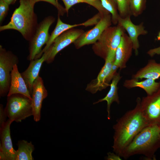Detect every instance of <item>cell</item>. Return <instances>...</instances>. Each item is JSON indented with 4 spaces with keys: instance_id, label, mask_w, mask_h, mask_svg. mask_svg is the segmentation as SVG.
<instances>
[{
    "instance_id": "11",
    "label": "cell",
    "mask_w": 160,
    "mask_h": 160,
    "mask_svg": "<svg viewBox=\"0 0 160 160\" xmlns=\"http://www.w3.org/2000/svg\"><path fill=\"white\" fill-rule=\"evenodd\" d=\"M115 51L109 53L105 60V63L97 78L87 85L86 90L94 94L110 86L107 82V79L115 60Z\"/></svg>"
},
{
    "instance_id": "9",
    "label": "cell",
    "mask_w": 160,
    "mask_h": 160,
    "mask_svg": "<svg viewBox=\"0 0 160 160\" xmlns=\"http://www.w3.org/2000/svg\"><path fill=\"white\" fill-rule=\"evenodd\" d=\"M112 23L110 14L102 16L94 28L84 32L73 42L76 47L78 49L84 45L95 43L104 30L111 26Z\"/></svg>"
},
{
    "instance_id": "25",
    "label": "cell",
    "mask_w": 160,
    "mask_h": 160,
    "mask_svg": "<svg viewBox=\"0 0 160 160\" xmlns=\"http://www.w3.org/2000/svg\"><path fill=\"white\" fill-rule=\"evenodd\" d=\"M130 0H116L119 13L120 17H125L130 15L129 9Z\"/></svg>"
},
{
    "instance_id": "4",
    "label": "cell",
    "mask_w": 160,
    "mask_h": 160,
    "mask_svg": "<svg viewBox=\"0 0 160 160\" xmlns=\"http://www.w3.org/2000/svg\"><path fill=\"white\" fill-rule=\"evenodd\" d=\"M124 31L118 25L107 28L93 44L92 48L94 53L105 60L110 52L116 51Z\"/></svg>"
},
{
    "instance_id": "7",
    "label": "cell",
    "mask_w": 160,
    "mask_h": 160,
    "mask_svg": "<svg viewBox=\"0 0 160 160\" xmlns=\"http://www.w3.org/2000/svg\"><path fill=\"white\" fill-rule=\"evenodd\" d=\"M17 57L11 51L0 45V96L4 97L9 92L11 73L13 67L18 63Z\"/></svg>"
},
{
    "instance_id": "30",
    "label": "cell",
    "mask_w": 160,
    "mask_h": 160,
    "mask_svg": "<svg viewBox=\"0 0 160 160\" xmlns=\"http://www.w3.org/2000/svg\"><path fill=\"white\" fill-rule=\"evenodd\" d=\"M147 54L151 57L156 55H160V46L150 49L147 52Z\"/></svg>"
},
{
    "instance_id": "1",
    "label": "cell",
    "mask_w": 160,
    "mask_h": 160,
    "mask_svg": "<svg viewBox=\"0 0 160 160\" xmlns=\"http://www.w3.org/2000/svg\"><path fill=\"white\" fill-rule=\"evenodd\" d=\"M141 100L140 97H137L135 108L127 111L113 126L114 134L112 147L113 151L120 156L135 136L148 125L142 111Z\"/></svg>"
},
{
    "instance_id": "16",
    "label": "cell",
    "mask_w": 160,
    "mask_h": 160,
    "mask_svg": "<svg viewBox=\"0 0 160 160\" xmlns=\"http://www.w3.org/2000/svg\"><path fill=\"white\" fill-rule=\"evenodd\" d=\"M12 122L8 119L0 127V150L2 151L7 160H15L16 151L13 147L10 130V126Z\"/></svg>"
},
{
    "instance_id": "22",
    "label": "cell",
    "mask_w": 160,
    "mask_h": 160,
    "mask_svg": "<svg viewBox=\"0 0 160 160\" xmlns=\"http://www.w3.org/2000/svg\"><path fill=\"white\" fill-rule=\"evenodd\" d=\"M18 149L16 151L15 160H33L32 153L35 149L31 142L25 140L18 141Z\"/></svg>"
},
{
    "instance_id": "8",
    "label": "cell",
    "mask_w": 160,
    "mask_h": 160,
    "mask_svg": "<svg viewBox=\"0 0 160 160\" xmlns=\"http://www.w3.org/2000/svg\"><path fill=\"white\" fill-rule=\"evenodd\" d=\"M140 106L148 125L160 126V88L153 94L143 97Z\"/></svg>"
},
{
    "instance_id": "21",
    "label": "cell",
    "mask_w": 160,
    "mask_h": 160,
    "mask_svg": "<svg viewBox=\"0 0 160 160\" xmlns=\"http://www.w3.org/2000/svg\"><path fill=\"white\" fill-rule=\"evenodd\" d=\"M80 25H84V23L79 24L70 25L65 23L60 19V15H58L56 26L50 35L49 39L46 45L38 57L37 59L40 58L43 54L52 45L53 42L58 36L64 31L75 27Z\"/></svg>"
},
{
    "instance_id": "32",
    "label": "cell",
    "mask_w": 160,
    "mask_h": 160,
    "mask_svg": "<svg viewBox=\"0 0 160 160\" xmlns=\"http://www.w3.org/2000/svg\"><path fill=\"white\" fill-rule=\"evenodd\" d=\"M87 2V4H89L96 9L100 5L101 3L100 0H86Z\"/></svg>"
},
{
    "instance_id": "18",
    "label": "cell",
    "mask_w": 160,
    "mask_h": 160,
    "mask_svg": "<svg viewBox=\"0 0 160 160\" xmlns=\"http://www.w3.org/2000/svg\"><path fill=\"white\" fill-rule=\"evenodd\" d=\"M123 86L128 89L135 87L140 88L145 91L147 95H149L153 94L160 88V81L156 82L155 80L150 79H146L144 80L139 81L137 79L132 78L130 79L125 80Z\"/></svg>"
},
{
    "instance_id": "33",
    "label": "cell",
    "mask_w": 160,
    "mask_h": 160,
    "mask_svg": "<svg viewBox=\"0 0 160 160\" xmlns=\"http://www.w3.org/2000/svg\"><path fill=\"white\" fill-rule=\"evenodd\" d=\"M9 5L13 4L15 3L17 0H3Z\"/></svg>"
},
{
    "instance_id": "24",
    "label": "cell",
    "mask_w": 160,
    "mask_h": 160,
    "mask_svg": "<svg viewBox=\"0 0 160 160\" xmlns=\"http://www.w3.org/2000/svg\"><path fill=\"white\" fill-rule=\"evenodd\" d=\"M146 0H130L129 9L130 15L137 17L140 15L146 7Z\"/></svg>"
},
{
    "instance_id": "27",
    "label": "cell",
    "mask_w": 160,
    "mask_h": 160,
    "mask_svg": "<svg viewBox=\"0 0 160 160\" xmlns=\"http://www.w3.org/2000/svg\"><path fill=\"white\" fill-rule=\"evenodd\" d=\"M9 5L3 0H0V23L4 20L9 10Z\"/></svg>"
},
{
    "instance_id": "5",
    "label": "cell",
    "mask_w": 160,
    "mask_h": 160,
    "mask_svg": "<svg viewBox=\"0 0 160 160\" xmlns=\"http://www.w3.org/2000/svg\"><path fill=\"white\" fill-rule=\"evenodd\" d=\"M4 110L9 119L13 122H20L33 116L31 100L20 94L12 95L7 97Z\"/></svg>"
},
{
    "instance_id": "15",
    "label": "cell",
    "mask_w": 160,
    "mask_h": 160,
    "mask_svg": "<svg viewBox=\"0 0 160 160\" xmlns=\"http://www.w3.org/2000/svg\"><path fill=\"white\" fill-rule=\"evenodd\" d=\"M48 54V51L47 50L44 52L40 58L30 61L27 69L21 73L31 96L34 82L39 76L42 65L43 63L45 62Z\"/></svg>"
},
{
    "instance_id": "29",
    "label": "cell",
    "mask_w": 160,
    "mask_h": 160,
    "mask_svg": "<svg viewBox=\"0 0 160 160\" xmlns=\"http://www.w3.org/2000/svg\"><path fill=\"white\" fill-rule=\"evenodd\" d=\"M7 115L2 104L0 105V127H1L6 122Z\"/></svg>"
},
{
    "instance_id": "26",
    "label": "cell",
    "mask_w": 160,
    "mask_h": 160,
    "mask_svg": "<svg viewBox=\"0 0 160 160\" xmlns=\"http://www.w3.org/2000/svg\"><path fill=\"white\" fill-rule=\"evenodd\" d=\"M31 2L35 5L36 2L44 1L48 2L55 6L57 9L58 15L63 16L66 12L65 8L60 5L57 0H30Z\"/></svg>"
},
{
    "instance_id": "34",
    "label": "cell",
    "mask_w": 160,
    "mask_h": 160,
    "mask_svg": "<svg viewBox=\"0 0 160 160\" xmlns=\"http://www.w3.org/2000/svg\"><path fill=\"white\" fill-rule=\"evenodd\" d=\"M157 39L158 40L160 41V31L158 35L157 36Z\"/></svg>"
},
{
    "instance_id": "28",
    "label": "cell",
    "mask_w": 160,
    "mask_h": 160,
    "mask_svg": "<svg viewBox=\"0 0 160 160\" xmlns=\"http://www.w3.org/2000/svg\"><path fill=\"white\" fill-rule=\"evenodd\" d=\"M65 6V9L67 13L69 10L74 5L79 3H86L87 4L86 0H62Z\"/></svg>"
},
{
    "instance_id": "10",
    "label": "cell",
    "mask_w": 160,
    "mask_h": 160,
    "mask_svg": "<svg viewBox=\"0 0 160 160\" xmlns=\"http://www.w3.org/2000/svg\"><path fill=\"white\" fill-rule=\"evenodd\" d=\"M84 32L82 29L72 28L61 33L55 39L47 49L48 54L45 62L48 64L52 63L59 52L73 43Z\"/></svg>"
},
{
    "instance_id": "14",
    "label": "cell",
    "mask_w": 160,
    "mask_h": 160,
    "mask_svg": "<svg viewBox=\"0 0 160 160\" xmlns=\"http://www.w3.org/2000/svg\"><path fill=\"white\" fill-rule=\"evenodd\" d=\"M133 49L132 41L124 32L115 51L114 63L118 65L120 69L126 68L127 63L132 55Z\"/></svg>"
},
{
    "instance_id": "6",
    "label": "cell",
    "mask_w": 160,
    "mask_h": 160,
    "mask_svg": "<svg viewBox=\"0 0 160 160\" xmlns=\"http://www.w3.org/2000/svg\"><path fill=\"white\" fill-rule=\"evenodd\" d=\"M55 21V18L49 16L38 24L34 34L29 41V54L27 57L28 60L30 61L37 59L43 45L47 43L50 36L49 28Z\"/></svg>"
},
{
    "instance_id": "31",
    "label": "cell",
    "mask_w": 160,
    "mask_h": 160,
    "mask_svg": "<svg viewBox=\"0 0 160 160\" xmlns=\"http://www.w3.org/2000/svg\"><path fill=\"white\" fill-rule=\"evenodd\" d=\"M108 156L106 158V160H121V157L113 153H111L110 152L107 153Z\"/></svg>"
},
{
    "instance_id": "19",
    "label": "cell",
    "mask_w": 160,
    "mask_h": 160,
    "mask_svg": "<svg viewBox=\"0 0 160 160\" xmlns=\"http://www.w3.org/2000/svg\"><path fill=\"white\" fill-rule=\"evenodd\" d=\"M160 77V63L152 59L149 60L146 65L132 76V78L140 80L150 79L156 80Z\"/></svg>"
},
{
    "instance_id": "12",
    "label": "cell",
    "mask_w": 160,
    "mask_h": 160,
    "mask_svg": "<svg viewBox=\"0 0 160 160\" xmlns=\"http://www.w3.org/2000/svg\"><path fill=\"white\" fill-rule=\"evenodd\" d=\"M48 95L43 79L39 76L34 82L31 95L33 116L36 122L39 121L40 120L42 102Z\"/></svg>"
},
{
    "instance_id": "23",
    "label": "cell",
    "mask_w": 160,
    "mask_h": 160,
    "mask_svg": "<svg viewBox=\"0 0 160 160\" xmlns=\"http://www.w3.org/2000/svg\"><path fill=\"white\" fill-rule=\"evenodd\" d=\"M103 7L111 14L112 23L118 24L120 16L116 0H100Z\"/></svg>"
},
{
    "instance_id": "13",
    "label": "cell",
    "mask_w": 160,
    "mask_h": 160,
    "mask_svg": "<svg viewBox=\"0 0 160 160\" xmlns=\"http://www.w3.org/2000/svg\"><path fill=\"white\" fill-rule=\"evenodd\" d=\"M130 15L122 18L120 17L118 20L117 24L122 27L125 30L128 34L133 45V49L135 55L138 54V49L140 47V44L138 39L140 35H145L148 33L143 25V23L136 25L132 21Z\"/></svg>"
},
{
    "instance_id": "20",
    "label": "cell",
    "mask_w": 160,
    "mask_h": 160,
    "mask_svg": "<svg viewBox=\"0 0 160 160\" xmlns=\"http://www.w3.org/2000/svg\"><path fill=\"white\" fill-rule=\"evenodd\" d=\"M121 78V77L119 73H116L113 77L111 83L110 85V90L106 96L93 103L94 104H95L104 101L107 102V110L108 112L107 117L108 119H111L110 109L112 103L114 102L118 104H119L120 103L118 94V87L117 85Z\"/></svg>"
},
{
    "instance_id": "3",
    "label": "cell",
    "mask_w": 160,
    "mask_h": 160,
    "mask_svg": "<svg viewBox=\"0 0 160 160\" xmlns=\"http://www.w3.org/2000/svg\"><path fill=\"white\" fill-rule=\"evenodd\" d=\"M20 5L14 11L10 22L0 26V31L13 29L21 33L29 41L34 34L37 26V16L34 12V5L30 0H20Z\"/></svg>"
},
{
    "instance_id": "17",
    "label": "cell",
    "mask_w": 160,
    "mask_h": 160,
    "mask_svg": "<svg viewBox=\"0 0 160 160\" xmlns=\"http://www.w3.org/2000/svg\"><path fill=\"white\" fill-rule=\"evenodd\" d=\"M11 74L10 86L7 97L14 94H19L32 100L31 96L26 84L19 71L17 64L14 65Z\"/></svg>"
},
{
    "instance_id": "2",
    "label": "cell",
    "mask_w": 160,
    "mask_h": 160,
    "mask_svg": "<svg viewBox=\"0 0 160 160\" xmlns=\"http://www.w3.org/2000/svg\"><path fill=\"white\" fill-rule=\"evenodd\" d=\"M160 148V126L148 125L141 130L123 150L120 155L127 159L142 155L148 160H156L155 153Z\"/></svg>"
}]
</instances>
